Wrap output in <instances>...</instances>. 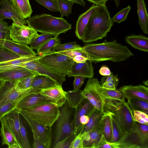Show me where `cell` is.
Here are the masks:
<instances>
[{"instance_id": "obj_1", "label": "cell", "mask_w": 148, "mask_h": 148, "mask_svg": "<svg viewBox=\"0 0 148 148\" xmlns=\"http://www.w3.org/2000/svg\"><path fill=\"white\" fill-rule=\"evenodd\" d=\"M83 48L89 60L95 63L106 61L121 62L134 56L127 46L115 40L108 42L105 39L102 43H89Z\"/></svg>"}, {"instance_id": "obj_2", "label": "cell", "mask_w": 148, "mask_h": 148, "mask_svg": "<svg viewBox=\"0 0 148 148\" xmlns=\"http://www.w3.org/2000/svg\"><path fill=\"white\" fill-rule=\"evenodd\" d=\"M114 23L106 6H99L90 18L83 42L88 43L103 39L107 36Z\"/></svg>"}, {"instance_id": "obj_3", "label": "cell", "mask_w": 148, "mask_h": 148, "mask_svg": "<svg viewBox=\"0 0 148 148\" xmlns=\"http://www.w3.org/2000/svg\"><path fill=\"white\" fill-rule=\"evenodd\" d=\"M28 26L37 32L52 34L58 37L71 29V25L62 17L43 14H37L27 20Z\"/></svg>"}, {"instance_id": "obj_4", "label": "cell", "mask_w": 148, "mask_h": 148, "mask_svg": "<svg viewBox=\"0 0 148 148\" xmlns=\"http://www.w3.org/2000/svg\"><path fill=\"white\" fill-rule=\"evenodd\" d=\"M96 79L94 78L88 79L84 89L82 90V94L95 108L106 115L110 114L119 108L123 103L102 94L96 87Z\"/></svg>"}, {"instance_id": "obj_5", "label": "cell", "mask_w": 148, "mask_h": 148, "mask_svg": "<svg viewBox=\"0 0 148 148\" xmlns=\"http://www.w3.org/2000/svg\"><path fill=\"white\" fill-rule=\"evenodd\" d=\"M109 143L111 148H148V125L135 121L128 133L118 141Z\"/></svg>"}, {"instance_id": "obj_6", "label": "cell", "mask_w": 148, "mask_h": 148, "mask_svg": "<svg viewBox=\"0 0 148 148\" xmlns=\"http://www.w3.org/2000/svg\"><path fill=\"white\" fill-rule=\"evenodd\" d=\"M37 122L51 127L57 120L60 108L53 103H46L22 110Z\"/></svg>"}, {"instance_id": "obj_7", "label": "cell", "mask_w": 148, "mask_h": 148, "mask_svg": "<svg viewBox=\"0 0 148 148\" xmlns=\"http://www.w3.org/2000/svg\"><path fill=\"white\" fill-rule=\"evenodd\" d=\"M72 108L66 100L60 108L53 134V148L57 143L74 133L72 125Z\"/></svg>"}, {"instance_id": "obj_8", "label": "cell", "mask_w": 148, "mask_h": 148, "mask_svg": "<svg viewBox=\"0 0 148 148\" xmlns=\"http://www.w3.org/2000/svg\"><path fill=\"white\" fill-rule=\"evenodd\" d=\"M38 60L49 69L66 76L75 63L73 58L56 51L43 55Z\"/></svg>"}, {"instance_id": "obj_9", "label": "cell", "mask_w": 148, "mask_h": 148, "mask_svg": "<svg viewBox=\"0 0 148 148\" xmlns=\"http://www.w3.org/2000/svg\"><path fill=\"white\" fill-rule=\"evenodd\" d=\"M110 115L116 123L122 137L133 128L135 121L126 102L123 103L119 108Z\"/></svg>"}, {"instance_id": "obj_10", "label": "cell", "mask_w": 148, "mask_h": 148, "mask_svg": "<svg viewBox=\"0 0 148 148\" xmlns=\"http://www.w3.org/2000/svg\"><path fill=\"white\" fill-rule=\"evenodd\" d=\"M9 36L17 43L28 45L38 34L37 32L29 26L13 23L10 26Z\"/></svg>"}, {"instance_id": "obj_11", "label": "cell", "mask_w": 148, "mask_h": 148, "mask_svg": "<svg viewBox=\"0 0 148 148\" xmlns=\"http://www.w3.org/2000/svg\"><path fill=\"white\" fill-rule=\"evenodd\" d=\"M20 110V114L24 118L33 131L39 137L46 148L50 147L52 143L51 127L39 123L29 116L25 112Z\"/></svg>"}, {"instance_id": "obj_12", "label": "cell", "mask_w": 148, "mask_h": 148, "mask_svg": "<svg viewBox=\"0 0 148 148\" xmlns=\"http://www.w3.org/2000/svg\"><path fill=\"white\" fill-rule=\"evenodd\" d=\"M38 59L22 63L18 66L35 71L39 74L47 76L62 85L66 80V76L56 73L47 68L39 62Z\"/></svg>"}, {"instance_id": "obj_13", "label": "cell", "mask_w": 148, "mask_h": 148, "mask_svg": "<svg viewBox=\"0 0 148 148\" xmlns=\"http://www.w3.org/2000/svg\"><path fill=\"white\" fill-rule=\"evenodd\" d=\"M20 110L17 108L4 116L2 118L21 148H23L20 128Z\"/></svg>"}, {"instance_id": "obj_14", "label": "cell", "mask_w": 148, "mask_h": 148, "mask_svg": "<svg viewBox=\"0 0 148 148\" xmlns=\"http://www.w3.org/2000/svg\"><path fill=\"white\" fill-rule=\"evenodd\" d=\"M36 74H39L18 66L8 69L0 70V79L4 81L16 82Z\"/></svg>"}, {"instance_id": "obj_15", "label": "cell", "mask_w": 148, "mask_h": 148, "mask_svg": "<svg viewBox=\"0 0 148 148\" xmlns=\"http://www.w3.org/2000/svg\"><path fill=\"white\" fill-rule=\"evenodd\" d=\"M16 82L4 81L0 88V107L10 102L18 100L24 92L15 86Z\"/></svg>"}, {"instance_id": "obj_16", "label": "cell", "mask_w": 148, "mask_h": 148, "mask_svg": "<svg viewBox=\"0 0 148 148\" xmlns=\"http://www.w3.org/2000/svg\"><path fill=\"white\" fill-rule=\"evenodd\" d=\"M48 103H53L56 105V101L48 97L39 92L32 93L23 98L18 104L17 108L19 110H22Z\"/></svg>"}, {"instance_id": "obj_17", "label": "cell", "mask_w": 148, "mask_h": 148, "mask_svg": "<svg viewBox=\"0 0 148 148\" xmlns=\"http://www.w3.org/2000/svg\"><path fill=\"white\" fill-rule=\"evenodd\" d=\"M95 108L85 98H84L79 105L74 108L75 111L72 125L74 132L77 135L79 133L82 128L79 121L81 117L84 115L89 116Z\"/></svg>"}, {"instance_id": "obj_18", "label": "cell", "mask_w": 148, "mask_h": 148, "mask_svg": "<svg viewBox=\"0 0 148 148\" xmlns=\"http://www.w3.org/2000/svg\"><path fill=\"white\" fill-rule=\"evenodd\" d=\"M103 125L102 119L90 131L86 133L80 134L84 138L83 148H97L98 145L103 135Z\"/></svg>"}, {"instance_id": "obj_19", "label": "cell", "mask_w": 148, "mask_h": 148, "mask_svg": "<svg viewBox=\"0 0 148 148\" xmlns=\"http://www.w3.org/2000/svg\"><path fill=\"white\" fill-rule=\"evenodd\" d=\"M0 20L9 19L17 24L28 25L27 20L19 14L8 0H0Z\"/></svg>"}, {"instance_id": "obj_20", "label": "cell", "mask_w": 148, "mask_h": 148, "mask_svg": "<svg viewBox=\"0 0 148 148\" xmlns=\"http://www.w3.org/2000/svg\"><path fill=\"white\" fill-rule=\"evenodd\" d=\"M0 45L21 57L36 56L37 54L27 45L19 43L10 38L0 39Z\"/></svg>"}, {"instance_id": "obj_21", "label": "cell", "mask_w": 148, "mask_h": 148, "mask_svg": "<svg viewBox=\"0 0 148 148\" xmlns=\"http://www.w3.org/2000/svg\"><path fill=\"white\" fill-rule=\"evenodd\" d=\"M118 89L122 93L125 98H135L148 101V88L142 85L123 86Z\"/></svg>"}, {"instance_id": "obj_22", "label": "cell", "mask_w": 148, "mask_h": 148, "mask_svg": "<svg viewBox=\"0 0 148 148\" xmlns=\"http://www.w3.org/2000/svg\"><path fill=\"white\" fill-rule=\"evenodd\" d=\"M98 7V5L93 4L88 10L79 16L76 22L75 32L79 39L82 40L90 18Z\"/></svg>"}, {"instance_id": "obj_23", "label": "cell", "mask_w": 148, "mask_h": 148, "mask_svg": "<svg viewBox=\"0 0 148 148\" xmlns=\"http://www.w3.org/2000/svg\"><path fill=\"white\" fill-rule=\"evenodd\" d=\"M92 62L87 60L84 63L75 62L72 66L67 75L68 77L81 76L89 78L94 77V71Z\"/></svg>"}, {"instance_id": "obj_24", "label": "cell", "mask_w": 148, "mask_h": 148, "mask_svg": "<svg viewBox=\"0 0 148 148\" xmlns=\"http://www.w3.org/2000/svg\"><path fill=\"white\" fill-rule=\"evenodd\" d=\"M66 92L59 84L46 89L42 90L39 93L55 101L56 105L60 108L66 101Z\"/></svg>"}, {"instance_id": "obj_25", "label": "cell", "mask_w": 148, "mask_h": 148, "mask_svg": "<svg viewBox=\"0 0 148 148\" xmlns=\"http://www.w3.org/2000/svg\"><path fill=\"white\" fill-rule=\"evenodd\" d=\"M125 40L133 47L145 52L148 51V38L142 35H133L126 36Z\"/></svg>"}, {"instance_id": "obj_26", "label": "cell", "mask_w": 148, "mask_h": 148, "mask_svg": "<svg viewBox=\"0 0 148 148\" xmlns=\"http://www.w3.org/2000/svg\"><path fill=\"white\" fill-rule=\"evenodd\" d=\"M58 84L56 81L47 76L37 74L35 76L33 79L31 88L43 90Z\"/></svg>"}, {"instance_id": "obj_27", "label": "cell", "mask_w": 148, "mask_h": 148, "mask_svg": "<svg viewBox=\"0 0 148 148\" xmlns=\"http://www.w3.org/2000/svg\"><path fill=\"white\" fill-rule=\"evenodd\" d=\"M11 4L23 18H30L33 12L29 0H12Z\"/></svg>"}, {"instance_id": "obj_28", "label": "cell", "mask_w": 148, "mask_h": 148, "mask_svg": "<svg viewBox=\"0 0 148 148\" xmlns=\"http://www.w3.org/2000/svg\"><path fill=\"white\" fill-rule=\"evenodd\" d=\"M138 24L145 34L148 33V15L144 0H137Z\"/></svg>"}, {"instance_id": "obj_29", "label": "cell", "mask_w": 148, "mask_h": 148, "mask_svg": "<svg viewBox=\"0 0 148 148\" xmlns=\"http://www.w3.org/2000/svg\"><path fill=\"white\" fill-rule=\"evenodd\" d=\"M105 115H106L103 112L95 108L89 116V121L83 126L78 134L86 133L90 131L101 121Z\"/></svg>"}, {"instance_id": "obj_30", "label": "cell", "mask_w": 148, "mask_h": 148, "mask_svg": "<svg viewBox=\"0 0 148 148\" xmlns=\"http://www.w3.org/2000/svg\"><path fill=\"white\" fill-rule=\"evenodd\" d=\"M0 121L1 125L0 135L1 138L2 144L6 145L9 148H11L14 145L18 143L7 127L2 117L0 119Z\"/></svg>"}, {"instance_id": "obj_31", "label": "cell", "mask_w": 148, "mask_h": 148, "mask_svg": "<svg viewBox=\"0 0 148 148\" xmlns=\"http://www.w3.org/2000/svg\"><path fill=\"white\" fill-rule=\"evenodd\" d=\"M95 84L97 89L106 97L118 101L123 103L125 102V97L121 92L118 89H108L102 87L97 78L95 80Z\"/></svg>"}, {"instance_id": "obj_32", "label": "cell", "mask_w": 148, "mask_h": 148, "mask_svg": "<svg viewBox=\"0 0 148 148\" xmlns=\"http://www.w3.org/2000/svg\"><path fill=\"white\" fill-rule=\"evenodd\" d=\"M41 56L21 57L13 60L0 62V70L5 69L18 66L22 63L39 59Z\"/></svg>"}, {"instance_id": "obj_33", "label": "cell", "mask_w": 148, "mask_h": 148, "mask_svg": "<svg viewBox=\"0 0 148 148\" xmlns=\"http://www.w3.org/2000/svg\"><path fill=\"white\" fill-rule=\"evenodd\" d=\"M61 44L60 39L58 37L54 36L43 44L37 50V54L39 56L43 55L55 51L56 47Z\"/></svg>"}, {"instance_id": "obj_34", "label": "cell", "mask_w": 148, "mask_h": 148, "mask_svg": "<svg viewBox=\"0 0 148 148\" xmlns=\"http://www.w3.org/2000/svg\"><path fill=\"white\" fill-rule=\"evenodd\" d=\"M126 102L131 110L140 111L148 114V101L135 98H129Z\"/></svg>"}, {"instance_id": "obj_35", "label": "cell", "mask_w": 148, "mask_h": 148, "mask_svg": "<svg viewBox=\"0 0 148 148\" xmlns=\"http://www.w3.org/2000/svg\"><path fill=\"white\" fill-rule=\"evenodd\" d=\"M82 90H74L66 92V100L73 108H75L84 98L82 94Z\"/></svg>"}, {"instance_id": "obj_36", "label": "cell", "mask_w": 148, "mask_h": 148, "mask_svg": "<svg viewBox=\"0 0 148 148\" xmlns=\"http://www.w3.org/2000/svg\"><path fill=\"white\" fill-rule=\"evenodd\" d=\"M119 82L117 75H114L112 73H111L109 75L103 77L99 83L100 86L103 88L114 90L116 89Z\"/></svg>"}, {"instance_id": "obj_37", "label": "cell", "mask_w": 148, "mask_h": 148, "mask_svg": "<svg viewBox=\"0 0 148 148\" xmlns=\"http://www.w3.org/2000/svg\"><path fill=\"white\" fill-rule=\"evenodd\" d=\"M61 17H68L72 12V9L74 3L68 0H57Z\"/></svg>"}, {"instance_id": "obj_38", "label": "cell", "mask_w": 148, "mask_h": 148, "mask_svg": "<svg viewBox=\"0 0 148 148\" xmlns=\"http://www.w3.org/2000/svg\"><path fill=\"white\" fill-rule=\"evenodd\" d=\"M53 36L52 34H42L40 35L38 34L29 45L32 49L37 51L47 41L52 38Z\"/></svg>"}, {"instance_id": "obj_39", "label": "cell", "mask_w": 148, "mask_h": 148, "mask_svg": "<svg viewBox=\"0 0 148 148\" xmlns=\"http://www.w3.org/2000/svg\"><path fill=\"white\" fill-rule=\"evenodd\" d=\"M103 134L106 140L112 142V129L110 114L105 115L103 118Z\"/></svg>"}, {"instance_id": "obj_40", "label": "cell", "mask_w": 148, "mask_h": 148, "mask_svg": "<svg viewBox=\"0 0 148 148\" xmlns=\"http://www.w3.org/2000/svg\"><path fill=\"white\" fill-rule=\"evenodd\" d=\"M20 57H21L0 45V62Z\"/></svg>"}, {"instance_id": "obj_41", "label": "cell", "mask_w": 148, "mask_h": 148, "mask_svg": "<svg viewBox=\"0 0 148 148\" xmlns=\"http://www.w3.org/2000/svg\"><path fill=\"white\" fill-rule=\"evenodd\" d=\"M131 110L132 116L135 121L148 125V114L141 111L131 109Z\"/></svg>"}, {"instance_id": "obj_42", "label": "cell", "mask_w": 148, "mask_h": 148, "mask_svg": "<svg viewBox=\"0 0 148 148\" xmlns=\"http://www.w3.org/2000/svg\"><path fill=\"white\" fill-rule=\"evenodd\" d=\"M36 75H32L16 82L15 87L21 90H26L30 88L33 79Z\"/></svg>"}, {"instance_id": "obj_43", "label": "cell", "mask_w": 148, "mask_h": 148, "mask_svg": "<svg viewBox=\"0 0 148 148\" xmlns=\"http://www.w3.org/2000/svg\"><path fill=\"white\" fill-rule=\"evenodd\" d=\"M131 9V7L129 5L117 13L111 18L113 22L119 23L126 20Z\"/></svg>"}, {"instance_id": "obj_44", "label": "cell", "mask_w": 148, "mask_h": 148, "mask_svg": "<svg viewBox=\"0 0 148 148\" xmlns=\"http://www.w3.org/2000/svg\"><path fill=\"white\" fill-rule=\"evenodd\" d=\"M82 47L77 44L76 41H75L62 44H60L56 47L55 50H56L57 52H61L80 49Z\"/></svg>"}, {"instance_id": "obj_45", "label": "cell", "mask_w": 148, "mask_h": 148, "mask_svg": "<svg viewBox=\"0 0 148 148\" xmlns=\"http://www.w3.org/2000/svg\"><path fill=\"white\" fill-rule=\"evenodd\" d=\"M20 134L22 139L23 148H30L31 147L28 138L27 130L23 121L20 117Z\"/></svg>"}, {"instance_id": "obj_46", "label": "cell", "mask_w": 148, "mask_h": 148, "mask_svg": "<svg viewBox=\"0 0 148 148\" xmlns=\"http://www.w3.org/2000/svg\"><path fill=\"white\" fill-rule=\"evenodd\" d=\"M39 4L53 12H59L57 0H35Z\"/></svg>"}, {"instance_id": "obj_47", "label": "cell", "mask_w": 148, "mask_h": 148, "mask_svg": "<svg viewBox=\"0 0 148 148\" xmlns=\"http://www.w3.org/2000/svg\"><path fill=\"white\" fill-rule=\"evenodd\" d=\"M21 99L10 102L0 107V119L5 115L16 108L18 104Z\"/></svg>"}, {"instance_id": "obj_48", "label": "cell", "mask_w": 148, "mask_h": 148, "mask_svg": "<svg viewBox=\"0 0 148 148\" xmlns=\"http://www.w3.org/2000/svg\"><path fill=\"white\" fill-rule=\"evenodd\" d=\"M77 135L73 133L70 136L57 143L53 148H70V145Z\"/></svg>"}, {"instance_id": "obj_49", "label": "cell", "mask_w": 148, "mask_h": 148, "mask_svg": "<svg viewBox=\"0 0 148 148\" xmlns=\"http://www.w3.org/2000/svg\"><path fill=\"white\" fill-rule=\"evenodd\" d=\"M58 52L66 55L72 58L77 56H82L89 60L88 56L84 50L83 47L82 48L80 49H75L67 51Z\"/></svg>"}, {"instance_id": "obj_50", "label": "cell", "mask_w": 148, "mask_h": 148, "mask_svg": "<svg viewBox=\"0 0 148 148\" xmlns=\"http://www.w3.org/2000/svg\"><path fill=\"white\" fill-rule=\"evenodd\" d=\"M110 118L112 129V143H114L119 140L122 136L116 123L111 116Z\"/></svg>"}, {"instance_id": "obj_51", "label": "cell", "mask_w": 148, "mask_h": 148, "mask_svg": "<svg viewBox=\"0 0 148 148\" xmlns=\"http://www.w3.org/2000/svg\"><path fill=\"white\" fill-rule=\"evenodd\" d=\"M84 138L80 134H78L72 142L70 148H83Z\"/></svg>"}, {"instance_id": "obj_52", "label": "cell", "mask_w": 148, "mask_h": 148, "mask_svg": "<svg viewBox=\"0 0 148 148\" xmlns=\"http://www.w3.org/2000/svg\"><path fill=\"white\" fill-rule=\"evenodd\" d=\"M73 84L74 90H79L84 82L86 78L85 77L81 76H75Z\"/></svg>"}, {"instance_id": "obj_53", "label": "cell", "mask_w": 148, "mask_h": 148, "mask_svg": "<svg viewBox=\"0 0 148 148\" xmlns=\"http://www.w3.org/2000/svg\"><path fill=\"white\" fill-rule=\"evenodd\" d=\"M33 138V148H46V146L36 134L32 130Z\"/></svg>"}, {"instance_id": "obj_54", "label": "cell", "mask_w": 148, "mask_h": 148, "mask_svg": "<svg viewBox=\"0 0 148 148\" xmlns=\"http://www.w3.org/2000/svg\"><path fill=\"white\" fill-rule=\"evenodd\" d=\"M99 72L101 75L104 76L109 75L111 73L109 68L105 66H102Z\"/></svg>"}, {"instance_id": "obj_55", "label": "cell", "mask_w": 148, "mask_h": 148, "mask_svg": "<svg viewBox=\"0 0 148 148\" xmlns=\"http://www.w3.org/2000/svg\"><path fill=\"white\" fill-rule=\"evenodd\" d=\"M10 26L8 23L3 20H0V30L8 32L9 31Z\"/></svg>"}, {"instance_id": "obj_56", "label": "cell", "mask_w": 148, "mask_h": 148, "mask_svg": "<svg viewBox=\"0 0 148 148\" xmlns=\"http://www.w3.org/2000/svg\"><path fill=\"white\" fill-rule=\"evenodd\" d=\"M98 6H105L108 0H86Z\"/></svg>"}, {"instance_id": "obj_57", "label": "cell", "mask_w": 148, "mask_h": 148, "mask_svg": "<svg viewBox=\"0 0 148 148\" xmlns=\"http://www.w3.org/2000/svg\"><path fill=\"white\" fill-rule=\"evenodd\" d=\"M75 62L77 63H82L85 62L88 59L82 56H76L73 58Z\"/></svg>"}, {"instance_id": "obj_58", "label": "cell", "mask_w": 148, "mask_h": 148, "mask_svg": "<svg viewBox=\"0 0 148 148\" xmlns=\"http://www.w3.org/2000/svg\"><path fill=\"white\" fill-rule=\"evenodd\" d=\"M89 119V117L86 115H84L81 117L79 119V121L82 128L84 125L88 123Z\"/></svg>"}, {"instance_id": "obj_59", "label": "cell", "mask_w": 148, "mask_h": 148, "mask_svg": "<svg viewBox=\"0 0 148 148\" xmlns=\"http://www.w3.org/2000/svg\"><path fill=\"white\" fill-rule=\"evenodd\" d=\"M9 32H6L0 30V39H7L9 38Z\"/></svg>"}, {"instance_id": "obj_60", "label": "cell", "mask_w": 148, "mask_h": 148, "mask_svg": "<svg viewBox=\"0 0 148 148\" xmlns=\"http://www.w3.org/2000/svg\"><path fill=\"white\" fill-rule=\"evenodd\" d=\"M71 1L79 5L85 7L86 3L84 0H68Z\"/></svg>"}, {"instance_id": "obj_61", "label": "cell", "mask_w": 148, "mask_h": 148, "mask_svg": "<svg viewBox=\"0 0 148 148\" xmlns=\"http://www.w3.org/2000/svg\"><path fill=\"white\" fill-rule=\"evenodd\" d=\"M115 3V5L118 8L120 5V0H113Z\"/></svg>"}, {"instance_id": "obj_62", "label": "cell", "mask_w": 148, "mask_h": 148, "mask_svg": "<svg viewBox=\"0 0 148 148\" xmlns=\"http://www.w3.org/2000/svg\"><path fill=\"white\" fill-rule=\"evenodd\" d=\"M143 83L146 86H148V80L146 81H144L143 82Z\"/></svg>"}, {"instance_id": "obj_63", "label": "cell", "mask_w": 148, "mask_h": 148, "mask_svg": "<svg viewBox=\"0 0 148 148\" xmlns=\"http://www.w3.org/2000/svg\"><path fill=\"white\" fill-rule=\"evenodd\" d=\"M4 81L0 79V88L4 82Z\"/></svg>"}, {"instance_id": "obj_64", "label": "cell", "mask_w": 148, "mask_h": 148, "mask_svg": "<svg viewBox=\"0 0 148 148\" xmlns=\"http://www.w3.org/2000/svg\"><path fill=\"white\" fill-rule=\"evenodd\" d=\"M11 0H8V1L10 3H11Z\"/></svg>"}]
</instances>
